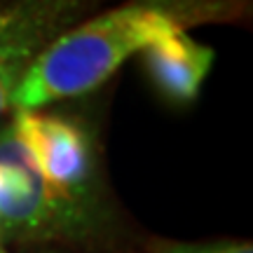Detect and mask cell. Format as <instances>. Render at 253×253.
Listing matches in <instances>:
<instances>
[{"mask_svg":"<svg viewBox=\"0 0 253 253\" xmlns=\"http://www.w3.org/2000/svg\"><path fill=\"white\" fill-rule=\"evenodd\" d=\"M0 244L54 253H131L110 188L103 129L80 99L0 122Z\"/></svg>","mask_w":253,"mask_h":253,"instance_id":"obj_1","label":"cell"},{"mask_svg":"<svg viewBox=\"0 0 253 253\" xmlns=\"http://www.w3.org/2000/svg\"><path fill=\"white\" fill-rule=\"evenodd\" d=\"M131 253H253L249 239H204V242H183L167 237H145L136 242Z\"/></svg>","mask_w":253,"mask_h":253,"instance_id":"obj_5","label":"cell"},{"mask_svg":"<svg viewBox=\"0 0 253 253\" xmlns=\"http://www.w3.org/2000/svg\"><path fill=\"white\" fill-rule=\"evenodd\" d=\"M0 253H9V249H7V246H2V244H0Z\"/></svg>","mask_w":253,"mask_h":253,"instance_id":"obj_6","label":"cell"},{"mask_svg":"<svg viewBox=\"0 0 253 253\" xmlns=\"http://www.w3.org/2000/svg\"><path fill=\"white\" fill-rule=\"evenodd\" d=\"M251 0H122L94 12L63 33L28 71L12 110L84 99L106 84L129 56L162 38L199 26L237 24Z\"/></svg>","mask_w":253,"mask_h":253,"instance_id":"obj_2","label":"cell"},{"mask_svg":"<svg viewBox=\"0 0 253 253\" xmlns=\"http://www.w3.org/2000/svg\"><path fill=\"white\" fill-rule=\"evenodd\" d=\"M106 5L108 0H0V122L38 59Z\"/></svg>","mask_w":253,"mask_h":253,"instance_id":"obj_3","label":"cell"},{"mask_svg":"<svg viewBox=\"0 0 253 253\" xmlns=\"http://www.w3.org/2000/svg\"><path fill=\"white\" fill-rule=\"evenodd\" d=\"M138 56L155 89L167 101L185 106L197 99L211 73L216 52L190 33H178L153 42Z\"/></svg>","mask_w":253,"mask_h":253,"instance_id":"obj_4","label":"cell"}]
</instances>
